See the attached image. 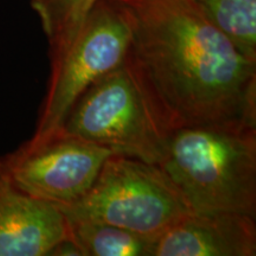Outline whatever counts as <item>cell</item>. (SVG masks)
I'll return each instance as SVG.
<instances>
[{
  "label": "cell",
  "mask_w": 256,
  "mask_h": 256,
  "mask_svg": "<svg viewBox=\"0 0 256 256\" xmlns=\"http://www.w3.org/2000/svg\"><path fill=\"white\" fill-rule=\"evenodd\" d=\"M49 256H83L78 246L69 238L63 240L54 247Z\"/></svg>",
  "instance_id": "7c38bea8"
},
{
  "label": "cell",
  "mask_w": 256,
  "mask_h": 256,
  "mask_svg": "<svg viewBox=\"0 0 256 256\" xmlns=\"http://www.w3.org/2000/svg\"><path fill=\"white\" fill-rule=\"evenodd\" d=\"M114 153L94 142L58 130L40 142H25L0 158V174L32 197L58 206L84 196Z\"/></svg>",
  "instance_id": "8992f818"
},
{
  "label": "cell",
  "mask_w": 256,
  "mask_h": 256,
  "mask_svg": "<svg viewBox=\"0 0 256 256\" xmlns=\"http://www.w3.org/2000/svg\"><path fill=\"white\" fill-rule=\"evenodd\" d=\"M60 208L68 220L110 224L153 241L192 212L159 165L116 154L84 196Z\"/></svg>",
  "instance_id": "277c9868"
},
{
  "label": "cell",
  "mask_w": 256,
  "mask_h": 256,
  "mask_svg": "<svg viewBox=\"0 0 256 256\" xmlns=\"http://www.w3.org/2000/svg\"><path fill=\"white\" fill-rule=\"evenodd\" d=\"M68 238L58 206L19 191L0 174V256H49Z\"/></svg>",
  "instance_id": "ba28073f"
},
{
  "label": "cell",
  "mask_w": 256,
  "mask_h": 256,
  "mask_svg": "<svg viewBox=\"0 0 256 256\" xmlns=\"http://www.w3.org/2000/svg\"><path fill=\"white\" fill-rule=\"evenodd\" d=\"M68 236L83 256H152L154 242L119 226L92 220H68Z\"/></svg>",
  "instance_id": "9c48e42d"
},
{
  "label": "cell",
  "mask_w": 256,
  "mask_h": 256,
  "mask_svg": "<svg viewBox=\"0 0 256 256\" xmlns=\"http://www.w3.org/2000/svg\"><path fill=\"white\" fill-rule=\"evenodd\" d=\"M130 46V31L124 14L110 0H98L69 50L50 62L46 95L28 142H43L58 132L83 92L120 66Z\"/></svg>",
  "instance_id": "5b68a950"
},
{
  "label": "cell",
  "mask_w": 256,
  "mask_h": 256,
  "mask_svg": "<svg viewBox=\"0 0 256 256\" xmlns=\"http://www.w3.org/2000/svg\"><path fill=\"white\" fill-rule=\"evenodd\" d=\"M60 130L159 165L174 126L128 55L76 101Z\"/></svg>",
  "instance_id": "3957f363"
},
{
  "label": "cell",
  "mask_w": 256,
  "mask_h": 256,
  "mask_svg": "<svg viewBox=\"0 0 256 256\" xmlns=\"http://www.w3.org/2000/svg\"><path fill=\"white\" fill-rule=\"evenodd\" d=\"M246 58L256 63V0H192Z\"/></svg>",
  "instance_id": "8fae6325"
},
{
  "label": "cell",
  "mask_w": 256,
  "mask_h": 256,
  "mask_svg": "<svg viewBox=\"0 0 256 256\" xmlns=\"http://www.w3.org/2000/svg\"><path fill=\"white\" fill-rule=\"evenodd\" d=\"M256 218L191 212L153 242L152 256H255Z\"/></svg>",
  "instance_id": "52a82bcc"
},
{
  "label": "cell",
  "mask_w": 256,
  "mask_h": 256,
  "mask_svg": "<svg viewBox=\"0 0 256 256\" xmlns=\"http://www.w3.org/2000/svg\"><path fill=\"white\" fill-rule=\"evenodd\" d=\"M98 0H31L49 43L50 62L62 57Z\"/></svg>",
  "instance_id": "30bf717a"
},
{
  "label": "cell",
  "mask_w": 256,
  "mask_h": 256,
  "mask_svg": "<svg viewBox=\"0 0 256 256\" xmlns=\"http://www.w3.org/2000/svg\"><path fill=\"white\" fill-rule=\"evenodd\" d=\"M130 31V56L174 130L256 127V63L192 0H110Z\"/></svg>",
  "instance_id": "6da1fadb"
},
{
  "label": "cell",
  "mask_w": 256,
  "mask_h": 256,
  "mask_svg": "<svg viewBox=\"0 0 256 256\" xmlns=\"http://www.w3.org/2000/svg\"><path fill=\"white\" fill-rule=\"evenodd\" d=\"M159 166L192 212L256 218V127L228 122L177 128Z\"/></svg>",
  "instance_id": "7a4b0ae2"
}]
</instances>
